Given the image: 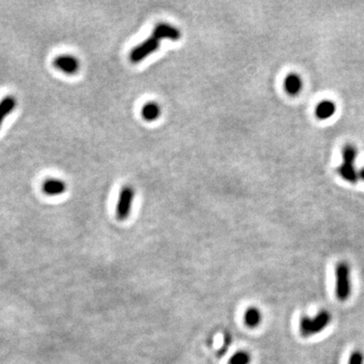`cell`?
Returning <instances> with one entry per match:
<instances>
[{
  "label": "cell",
  "instance_id": "3",
  "mask_svg": "<svg viewBox=\"0 0 364 364\" xmlns=\"http://www.w3.org/2000/svg\"><path fill=\"white\" fill-rule=\"evenodd\" d=\"M159 46H160V42L151 36L140 45L136 46L131 51L130 60L133 63H140L143 60L147 59L151 54L155 53L158 50Z\"/></svg>",
  "mask_w": 364,
  "mask_h": 364
},
{
  "label": "cell",
  "instance_id": "16",
  "mask_svg": "<svg viewBox=\"0 0 364 364\" xmlns=\"http://www.w3.org/2000/svg\"><path fill=\"white\" fill-rule=\"evenodd\" d=\"M359 179H362L364 181V167L359 170Z\"/></svg>",
  "mask_w": 364,
  "mask_h": 364
},
{
  "label": "cell",
  "instance_id": "6",
  "mask_svg": "<svg viewBox=\"0 0 364 364\" xmlns=\"http://www.w3.org/2000/svg\"><path fill=\"white\" fill-rule=\"evenodd\" d=\"M152 37L160 42L161 40H170L176 42L181 38V32L178 28L167 24V22H159L153 30Z\"/></svg>",
  "mask_w": 364,
  "mask_h": 364
},
{
  "label": "cell",
  "instance_id": "4",
  "mask_svg": "<svg viewBox=\"0 0 364 364\" xmlns=\"http://www.w3.org/2000/svg\"><path fill=\"white\" fill-rule=\"evenodd\" d=\"M134 197L135 190L132 186L126 185L121 189L117 204V217L120 221L127 220L131 215Z\"/></svg>",
  "mask_w": 364,
  "mask_h": 364
},
{
  "label": "cell",
  "instance_id": "8",
  "mask_svg": "<svg viewBox=\"0 0 364 364\" xmlns=\"http://www.w3.org/2000/svg\"><path fill=\"white\" fill-rule=\"evenodd\" d=\"M67 189V184L61 179L48 178L44 181L43 191L50 196H57L63 194Z\"/></svg>",
  "mask_w": 364,
  "mask_h": 364
},
{
  "label": "cell",
  "instance_id": "15",
  "mask_svg": "<svg viewBox=\"0 0 364 364\" xmlns=\"http://www.w3.org/2000/svg\"><path fill=\"white\" fill-rule=\"evenodd\" d=\"M363 354L360 351H355L350 356L349 364H363Z\"/></svg>",
  "mask_w": 364,
  "mask_h": 364
},
{
  "label": "cell",
  "instance_id": "9",
  "mask_svg": "<svg viewBox=\"0 0 364 364\" xmlns=\"http://www.w3.org/2000/svg\"><path fill=\"white\" fill-rule=\"evenodd\" d=\"M303 88V80L298 74L291 73L284 79V89L289 95H297Z\"/></svg>",
  "mask_w": 364,
  "mask_h": 364
},
{
  "label": "cell",
  "instance_id": "2",
  "mask_svg": "<svg viewBox=\"0 0 364 364\" xmlns=\"http://www.w3.org/2000/svg\"><path fill=\"white\" fill-rule=\"evenodd\" d=\"M351 294L350 268L345 262L338 263L336 267V295L339 301H347Z\"/></svg>",
  "mask_w": 364,
  "mask_h": 364
},
{
  "label": "cell",
  "instance_id": "10",
  "mask_svg": "<svg viewBox=\"0 0 364 364\" xmlns=\"http://www.w3.org/2000/svg\"><path fill=\"white\" fill-rule=\"evenodd\" d=\"M336 112V104L331 100H323L316 107L315 113L318 120H328Z\"/></svg>",
  "mask_w": 364,
  "mask_h": 364
},
{
  "label": "cell",
  "instance_id": "12",
  "mask_svg": "<svg viewBox=\"0 0 364 364\" xmlns=\"http://www.w3.org/2000/svg\"><path fill=\"white\" fill-rule=\"evenodd\" d=\"M16 103V99L13 95H7L0 101V128H1L4 120L14 110Z\"/></svg>",
  "mask_w": 364,
  "mask_h": 364
},
{
  "label": "cell",
  "instance_id": "7",
  "mask_svg": "<svg viewBox=\"0 0 364 364\" xmlns=\"http://www.w3.org/2000/svg\"><path fill=\"white\" fill-rule=\"evenodd\" d=\"M343 162L338 168L340 176L350 183H356L359 179V171L355 167L356 158L342 157Z\"/></svg>",
  "mask_w": 364,
  "mask_h": 364
},
{
  "label": "cell",
  "instance_id": "13",
  "mask_svg": "<svg viewBox=\"0 0 364 364\" xmlns=\"http://www.w3.org/2000/svg\"><path fill=\"white\" fill-rule=\"evenodd\" d=\"M262 321V314L259 309L256 307H250L244 315V322L245 325L249 328H256L260 325Z\"/></svg>",
  "mask_w": 364,
  "mask_h": 364
},
{
  "label": "cell",
  "instance_id": "14",
  "mask_svg": "<svg viewBox=\"0 0 364 364\" xmlns=\"http://www.w3.org/2000/svg\"><path fill=\"white\" fill-rule=\"evenodd\" d=\"M250 362H251V356L244 350L236 352L229 361L230 364H250Z\"/></svg>",
  "mask_w": 364,
  "mask_h": 364
},
{
  "label": "cell",
  "instance_id": "1",
  "mask_svg": "<svg viewBox=\"0 0 364 364\" xmlns=\"http://www.w3.org/2000/svg\"><path fill=\"white\" fill-rule=\"evenodd\" d=\"M331 321V315L327 311H322L314 318L302 317L300 321V331L305 337L320 333L323 331Z\"/></svg>",
  "mask_w": 364,
  "mask_h": 364
},
{
  "label": "cell",
  "instance_id": "5",
  "mask_svg": "<svg viewBox=\"0 0 364 364\" xmlns=\"http://www.w3.org/2000/svg\"><path fill=\"white\" fill-rule=\"evenodd\" d=\"M53 65L58 70L68 75L76 74L80 68L79 60L75 56L69 54L57 56L53 61Z\"/></svg>",
  "mask_w": 364,
  "mask_h": 364
},
{
  "label": "cell",
  "instance_id": "11",
  "mask_svg": "<svg viewBox=\"0 0 364 364\" xmlns=\"http://www.w3.org/2000/svg\"><path fill=\"white\" fill-rule=\"evenodd\" d=\"M141 115L147 122L156 121L161 115V107L156 101H149L143 105Z\"/></svg>",
  "mask_w": 364,
  "mask_h": 364
}]
</instances>
